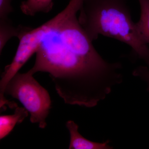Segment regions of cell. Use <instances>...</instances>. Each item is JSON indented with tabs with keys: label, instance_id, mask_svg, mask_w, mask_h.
I'll return each instance as SVG.
<instances>
[{
	"label": "cell",
	"instance_id": "obj_11",
	"mask_svg": "<svg viewBox=\"0 0 149 149\" xmlns=\"http://www.w3.org/2000/svg\"><path fill=\"white\" fill-rule=\"evenodd\" d=\"M8 103H9V102H8V103H7V104H8ZM0 106H1V105H0ZM3 106L1 107H1H2H2H3Z\"/></svg>",
	"mask_w": 149,
	"mask_h": 149
},
{
	"label": "cell",
	"instance_id": "obj_3",
	"mask_svg": "<svg viewBox=\"0 0 149 149\" xmlns=\"http://www.w3.org/2000/svg\"><path fill=\"white\" fill-rule=\"evenodd\" d=\"M17 99L30 114V121L41 128L47 125L46 119L51 109L50 97L48 91L35 80L29 71L18 72L6 86L5 95Z\"/></svg>",
	"mask_w": 149,
	"mask_h": 149
},
{
	"label": "cell",
	"instance_id": "obj_4",
	"mask_svg": "<svg viewBox=\"0 0 149 149\" xmlns=\"http://www.w3.org/2000/svg\"><path fill=\"white\" fill-rule=\"evenodd\" d=\"M66 126L70 134V149H111L109 141L103 143L93 142L83 137L78 131L79 126L72 120H69Z\"/></svg>",
	"mask_w": 149,
	"mask_h": 149
},
{
	"label": "cell",
	"instance_id": "obj_2",
	"mask_svg": "<svg viewBox=\"0 0 149 149\" xmlns=\"http://www.w3.org/2000/svg\"><path fill=\"white\" fill-rule=\"evenodd\" d=\"M79 22L92 41L102 35L125 43L149 66V47L141 39L126 0H83Z\"/></svg>",
	"mask_w": 149,
	"mask_h": 149
},
{
	"label": "cell",
	"instance_id": "obj_10",
	"mask_svg": "<svg viewBox=\"0 0 149 149\" xmlns=\"http://www.w3.org/2000/svg\"><path fill=\"white\" fill-rule=\"evenodd\" d=\"M133 75L140 77L146 82L148 84V91H149V69L147 67H138L133 70Z\"/></svg>",
	"mask_w": 149,
	"mask_h": 149
},
{
	"label": "cell",
	"instance_id": "obj_7",
	"mask_svg": "<svg viewBox=\"0 0 149 149\" xmlns=\"http://www.w3.org/2000/svg\"><path fill=\"white\" fill-rule=\"evenodd\" d=\"M141 8V16L136 23V29L141 39L149 44V0H139Z\"/></svg>",
	"mask_w": 149,
	"mask_h": 149
},
{
	"label": "cell",
	"instance_id": "obj_1",
	"mask_svg": "<svg viewBox=\"0 0 149 149\" xmlns=\"http://www.w3.org/2000/svg\"><path fill=\"white\" fill-rule=\"evenodd\" d=\"M83 0H70L63 10L36 28L39 43L31 74L47 72L65 103L91 108L122 83V65L104 59L81 26Z\"/></svg>",
	"mask_w": 149,
	"mask_h": 149
},
{
	"label": "cell",
	"instance_id": "obj_5",
	"mask_svg": "<svg viewBox=\"0 0 149 149\" xmlns=\"http://www.w3.org/2000/svg\"><path fill=\"white\" fill-rule=\"evenodd\" d=\"M28 111L24 108L17 107L14 113L0 116V139L8 136L15 125L21 123L28 115Z\"/></svg>",
	"mask_w": 149,
	"mask_h": 149
},
{
	"label": "cell",
	"instance_id": "obj_8",
	"mask_svg": "<svg viewBox=\"0 0 149 149\" xmlns=\"http://www.w3.org/2000/svg\"><path fill=\"white\" fill-rule=\"evenodd\" d=\"M19 33L18 27H15L9 19H0V54L8 42L13 37H18Z\"/></svg>",
	"mask_w": 149,
	"mask_h": 149
},
{
	"label": "cell",
	"instance_id": "obj_9",
	"mask_svg": "<svg viewBox=\"0 0 149 149\" xmlns=\"http://www.w3.org/2000/svg\"><path fill=\"white\" fill-rule=\"evenodd\" d=\"M13 0H0V19H8V15L13 11Z\"/></svg>",
	"mask_w": 149,
	"mask_h": 149
},
{
	"label": "cell",
	"instance_id": "obj_6",
	"mask_svg": "<svg viewBox=\"0 0 149 149\" xmlns=\"http://www.w3.org/2000/svg\"><path fill=\"white\" fill-rule=\"evenodd\" d=\"M53 6V0H26L22 2L20 8L22 13L33 16L38 13L49 12Z\"/></svg>",
	"mask_w": 149,
	"mask_h": 149
}]
</instances>
